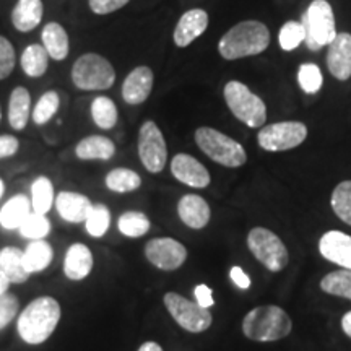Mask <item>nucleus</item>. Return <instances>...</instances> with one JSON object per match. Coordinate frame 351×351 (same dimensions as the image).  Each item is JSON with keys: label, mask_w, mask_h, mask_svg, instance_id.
Returning <instances> with one entry per match:
<instances>
[{"label": "nucleus", "mask_w": 351, "mask_h": 351, "mask_svg": "<svg viewBox=\"0 0 351 351\" xmlns=\"http://www.w3.org/2000/svg\"><path fill=\"white\" fill-rule=\"evenodd\" d=\"M19 230L23 238H28L33 241L44 239L47 234H49L51 223H49V219L46 218V215L32 212L28 215V218L23 221V225L19 228Z\"/></svg>", "instance_id": "37"}, {"label": "nucleus", "mask_w": 351, "mask_h": 351, "mask_svg": "<svg viewBox=\"0 0 351 351\" xmlns=\"http://www.w3.org/2000/svg\"><path fill=\"white\" fill-rule=\"evenodd\" d=\"M153 80L155 75L150 67L147 65L135 67L122 83V99L132 106L145 103L153 90Z\"/></svg>", "instance_id": "14"}, {"label": "nucleus", "mask_w": 351, "mask_h": 351, "mask_svg": "<svg viewBox=\"0 0 351 351\" xmlns=\"http://www.w3.org/2000/svg\"><path fill=\"white\" fill-rule=\"evenodd\" d=\"M138 351H163V348H161L156 341H145V343L138 348Z\"/></svg>", "instance_id": "47"}, {"label": "nucleus", "mask_w": 351, "mask_h": 351, "mask_svg": "<svg viewBox=\"0 0 351 351\" xmlns=\"http://www.w3.org/2000/svg\"><path fill=\"white\" fill-rule=\"evenodd\" d=\"M223 95H225L228 108L234 114L236 119L244 122L245 125L252 127V129H261L265 125V103L257 95H254L244 83L236 80L228 82Z\"/></svg>", "instance_id": "6"}, {"label": "nucleus", "mask_w": 351, "mask_h": 351, "mask_svg": "<svg viewBox=\"0 0 351 351\" xmlns=\"http://www.w3.org/2000/svg\"><path fill=\"white\" fill-rule=\"evenodd\" d=\"M32 212V200L28 197L21 194L12 197L0 210V225L5 230H19Z\"/></svg>", "instance_id": "26"}, {"label": "nucleus", "mask_w": 351, "mask_h": 351, "mask_svg": "<svg viewBox=\"0 0 351 351\" xmlns=\"http://www.w3.org/2000/svg\"><path fill=\"white\" fill-rule=\"evenodd\" d=\"M52 257H54V252H52L49 243H46L44 239L32 241L23 252L25 269L29 274H38V271L46 270L52 262Z\"/></svg>", "instance_id": "28"}, {"label": "nucleus", "mask_w": 351, "mask_h": 351, "mask_svg": "<svg viewBox=\"0 0 351 351\" xmlns=\"http://www.w3.org/2000/svg\"><path fill=\"white\" fill-rule=\"evenodd\" d=\"M54 204V186L46 176H39L32 186V208L33 212L46 215Z\"/></svg>", "instance_id": "31"}, {"label": "nucleus", "mask_w": 351, "mask_h": 351, "mask_svg": "<svg viewBox=\"0 0 351 351\" xmlns=\"http://www.w3.org/2000/svg\"><path fill=\"white\" fill-rule=\"evenodd\" d=\"M195 142L210 160L226 168H239L247 160L243 145L212 127L197 129Z\"/></svg>", "instance_id": "5"}, {"label": "nucleus", "mask_w": 351, "mask_h": 351, "mask_svg": "<svg viewBox=\"0 0 351 351\" xmlns=\"http://www.w3.org/2000/svg\"><path fill=\"white\" fill-rule=\"evenodd\" d=\"M109 225H111V212H109V208L103 204L93 205V210L88 215L85 221L86 231L90 232V236L101 238V236L106 234Z\"/></svg>", "instance_id": "36"}, {"label": "nucleus", "mask_w": 351, "mask_h": 351, "mask_svg": "<svg viewBox=\"0 0 351 351\" xmlns=\"http://www.w3.org/2000/svg\"><path fill=\"white\" fill-rule=\"evenodd\" d=\"M178 213L184 225L192 228V230H202V228L207 226L210 215H212L207 200L195 194H187L179 200Z\"/></svg>", "instance_id": "19"}, {"label": "nucleus", "mask_w": 351, "mask_h": 351, "mask_svg": "<svg viewBox=\"0 0 351 351\" xmlns=\"http://www.w3.org/2000/svg\"><path fill=\"white\" fill-rule=\"evenodd\" d=\"M32 95L25 86H16L8 98V124L12 129L23 130L32 117Z\"/></svg>", "instance_id": "24"}, {"label": "nucleus", "mask_w": 351, "mask_h": 351, "mask_svg": "<svg viewBox=\"0 0 351 351\" xmlns=\"http://www.w3.org/2000/svg\"><path fill=\"white\" fill-rule=\"evenodd\" d=\"M117 228L127 238H140L150 230V219L142 212H125L119 217Z\"/></svg>", "instance_id": "34"}, {"label": "nucleus", "mask_w": 351, "mask_h": 351, "mask_svg": "<svg viewBox=\"0 0 351 351\" xmlns=\"http://www.w3.org/2000/svg\"><path fill=\"white\" fill-rule=\"evenodd\" d=\"M327 67L337 80L345 82L351 77V34L337 33L328 44Z\"/></svg>", "instance_id": "15"}, {"label": "nucleus", "mask_w": 351, "mask_h": 351, "mask_svg": "<svg viewBox=\"0 0 351 351\" xmlns=\"http://www.w3.org/2000/svg\"><path fill=\"white\" fill-rule=\"evenodd\" d=\"M56 208L65 221L83 223L93 210V204L80 192H60L56 199Z\"/></svg>", "instance_id": "18"}, {"label": "nucleus", "mask_w": 351, "mask_h": 351, "mask_svg": "<svg viewBox=\"0 0 351 351\" xmlns=\"http://www.w3.org/2000/svg\"><path fill=\"white\" fill-rule=\"evenodd\" d=\"M93 270V254L85 244H72L65 254L64 274L69 280L78 282L86 278Z\"/></svg>", "instance_id": "20"}, {"label": "nucleus", "mask_w": 351, "mask_h": 351, "mask_svg": "<svg viewBox=\"0 0 351 351\" xmlns=\"http://www.w3.org/2000/svg\"><path fill=\"white\" fill-rule=\"evenodd\" d=\"M0 122H2V108H0Z\"/></svg>", "instance_id": "50"}, {"label": "nucleus", "mask_w": 351, "mask_h": 351, "mask_svg": "<svg viewBox=\"0 0 351 351\" xmlns=\"http://www.w3.org/2000/svg\"><path fill=\"white\" fill-rule=\"evenodd\" d=\"M3 191H5V186H3V181H2V179H0V199H2Z\"/></svg>", "instance_id": "49"}, {"label": "nucleus", "mask_w": 351, "mask_h": 351, "mask_svg": "<svg viewBox=\"0 0 351 351\" xmlns=\"http://www.w3.org/2000/svg\"><path fill=\"white\" fill-rule=\"evenodd\" d=\"M307 137V127L302 122H276L262 127L257 140L261 148L267 152H285L300 147Z\"/></svg>", "instance_id": "11"}, {"label": "nucleus", "mask_w": 351, "mask_h": 351, "mask_svg": "<svg viewBox=\"0 0 351 351\" xmlns=\"http://www.w3.org/2000/svg\"><path fill=\"white\" fill-rule=\"evenodd\" d=\"M49 54L44 49L43 44H29L20 57L21 70L29 78H39L47 72L49 67Z\"/></svg>", "instance_id": "27"}, {"label": "nucleus", "mask_w": 351, "mask_h": 351, "mask_svg": "<svg viewBox=\"0 0 351 351\" xmlns=\"http://www.w3.org/2000/svg\"><path fill=\"white\" fill-rule=\"evenodd\" d=\"M332 208L341 221L351 226V181H343L333 189Z\"/></svg>", "instance_id": "35"}, {"label": "nucleus", "mask_w": 351, "mask_h": 351, "mask_svg": "<svg viewBox=\"0 0 351 351\" xmlns=\"http://www.w3.org/2000/svg\"><path fill=\"white\" fill-rule=\"evenodd\" d=\"M208 28V13L202 8H192L184 13L174 28V44L178 47H187L197 38H200Z\"/></svg>", "instance_id": "16"}, {"label": "nucleus", "mask_w": 351, "mask_h": 351, "mask_svg": "<svg viewBox=\"0 0 351 351\" xmlns=\"http://www.w3.org/2000/svg\"><path fill=\"white\" fill-rule=\"evenodd\" d=\"M130 0H88V5L90 10L95 15H111V13L121 10L122 7H125Z\"/></svg>", "instance_id": "42"}, {"label": "nucleus", "mask_w": 351, "mask_h": 351, "mask_svg": "<svg viewBox=\"0 0 351 351\" xmlns=\"http://www.w3.org/2000/svg\"><path fill=\"white\" fill-rule=\"evenodd\" d=\"M171 173L179 182L194 189H205L210 184V173L199 160L187 153H179L171 161Z\"/></svg>", "instance_id": "13"}, {"label": "nucleus", "mask_w": 351, "mask_h": 351, "mask_svg": "<svg viewBox=\"0 0 351 351\" xmlns=\"http://www.w3.org/2000/svg\"><path fill=\"white\" fill-rule=\"evenodd\" d=\"M29 271L25 269L23 251L7 245L0 251V276L8 283H25L29 278Z\"/></svg>", "instance_id": "25"}, {"label": "nucleus", "mask_w": 351, "mask_h": 351, "mask_svg": "<svg viewBox=\"0 0 351 351\" xmlns=\"http://www.w3.org/2000/svg\"><path fill=\"white\" fill-rule=\"evenodd\" d=\"M270 32L261 21H241L219 39L218 51L223 59L236 60L257 56L269 47Z\"/></svg>", "instance_id": "2"}, {"label": "nucleus", "mask_w": 351, "mask_h": 351, "mask_svg": "<svg viewBox=\"0 0 351 351\" xmlns=\"http://www.w3.org/2000/svg\"><path fill=\"white\" fill-rule=\"evenodd\" d=\"M145 256L156 269L174 271L187 258L186 247L173 238H155L145 245Z\"/></svg>", "instance_id": "12"}, {"label": "nucleus", "mask_w": 351, "mask_h": 351, "mask_svg": "<svg viewBox=\"0 0 351 351\" xmlns=\"http://www.w3.org/2000/svg\"><path fill=\"white\" fill-rule=\"evenodd\" d=\"M247 245L254 254V257L270 271H280L287 267V245L270 230L254 228L247 236Z\"/></svg>", "instance_id": "8"}, {"label": "nucleus", "mask_w": 351, "mask_h": 351, "mask_svg": "<svg viewBox=\"0 0 351 351\" xmlns=\"http://www.w3.org/2000/svg\"><path fill=\"white\" fill-rule=\"evenodd\" d=\"M163 301L168 313L184 330L200 333L212 326V314L197 302L189 301L178 293H166Z\"/></svg>", "instance_id": "10"}, {"label": "nucleus", "mask_w": 351, "mask_h": 351, "mask_svg": "<svg viewBox=\"0 0 351 351\" xmlns=\"http://www.w3.org/2000/svg\"><path fill=\"white\" fill-rule=\"evenodd\" d=\"M90 112L96 127L103 130L114 129L117 121H119V109H117L116 103L111 98H108V96H96L93 103H91Z\"/></svg>", "instance_id": "29"}, {"label": "nucleus", "mask_w": 351, "mask_h": 351, "mask_svg": "<svg viewBox=\"0 0 351 351\" xmlns=\"http://www.w3.org/2000/svg\"><path fill=\"white\" fill-rule=\"evenodd\" d=\"M59 108H60V95L54 90L46 91V93L38 99V103L34 104L32 119L36 125L47 124V122L56 116L57 111H59Z\"/></svg>", "instance_id": "32"}, {"label": "nucleus", "mask_w": 351, "mask_h": 351, "mask_svg": "<svg viewBox=\"0 0 351 351\" xmlns=\"http://www.w3.org/2000/svg\"><path fill=\"white\" fill-rule=\"evenodd\" d=\"M106 187L116 194H129L142 186V178L129 168H116L106 176Z\"/></svg>", "instance_id": "30"}, {"label": "nucleus", "mask_w": 351, "mask_h": 351, "mask_svg": "<svg viewBox=\"0 0 351 351\" xmlns=\"http://www.w3.org/2000/svg\"><path fill=\"white\" fill-rule=\"evenodd\" d=\"M75 155L82 161H108L116 155V145L104 135H90L77 143Z\"/></svg>", "instance_id": "23"}, {"label": "nucleus", "mask_w": 351, "mask_h": 351, "mask_svg": "<svg viewBox=\"0 0 351 351\" xmlns=\"http://www.w3.org/2000/svg\"><path fill=\"white\" fill-rule=\"evenodd\" d=\"M16 64V54L13 44L0 34V80L10 77Z\"/></svg>", "instance_id": "40"}, {"label": "nucleus", "mask_w": 351, "mask_h": 351, "mask_svg": "<svg viewBox=\"0 0 351 351\" xmlns=\"http://www.w3.org/2000/svg\"><path fill=\"white\" fill-rule=\"evenodd\" d=\"M301 23L306 33L304 43L311 51L328 46L337 36L335 16L327 0H314L302 16Z\"/></svg>", "instance_id": "7"}, {"label": "nucleus", "mask_w": 351, "mask_h": 351, "mask_svg": "<svg viewBox=\"0 0 351 351\" xmlns=\"http://www.w3.org/2000/svg\"><path fill=\"white\" fill-rule=\"evenodd\" d=\"M319 251L326 261L351 270V236L341 231H328L320 238Z\"/></svg>", "instance_id": "17"}, {"label": "nucleus", "mask_w": 351, "mask_h": 351, "mask_svg": "<svg viewBox=\"0 0 351 351\" xmlns=\"http://www.w3.org/2000/svg\"><path fill=\"white\" fill-rule=\"evenodd\" d=\"M230 276H231L232 282L238 285L239 288L247 289L249 287H251V278H249L247 274H244V270L241 269V267H232L230 271Z\"/></svg>", "instance_id": "45"}, {"label": "nucleus", "mask_w": 351, "mask_h": 351, "mask_svg": "<svg viewBox=\"0 0 351 351\" xmlns=\"http://www.w3.org/2000/svg\"><path fill=\"white\" fill-rule=\"evenodd\" d=\"M8 287H10V283H8L7 280L3 278V276H0V296L5 295L7 289H8Z\"/></svg>", "instance_id": "48"}, {"label": "nucleus", "mask_w": 351, "mask_h": 351, "mask_svg": "<svg viewBox=\"0 0 351 351\" xmlns=\"http://www.w3.org/2000/svg\"><path fill=\"white\" fill-rule=\"evenodd\" d=\"M322 291L328 295L351 300V270H339L326 275L320 282Z\"/></svg>", "instance_id": "33"}, {"label": "nucleus", "mask_w": 351, "mask_h": 351, "mask_svg": "<svg viewBox=\"0 0 351 351\" xmlns=\"http://www.w3.org/2000/svg\"><path fill=\"white\" fill-rule=\"evenodd\" d=\"M43 16V0H19L12 10V25L16 32L29 33L41 25Z\"/></svg>", "instance_id": "22"}, {"label": "nucleus", "mask_w": 351, "mask_h": 351, "mask_svg": "<svg viewBox=\"0 0 351 351\" xmlns=\"http://www.w3.org/2000/svg\"><path fill=\"white\" fill-rule=\"evenodd\" d=\"M306 33L304 26L300 21H287L280 29V46L283 51H295L296 47H300L301 43H304Z\"/></svg>", "instance_id": "38"}, {"label": "nucleus", "mask_w": 351, "mask_h": 351, "mask_svg": "<svg viewBox=\"0 0 351 351\" xmlns=\"http://www.w3.org/2000/svg\"><path fill=\"white\" fill-rule=\"evenodd\" d=\"M60 320V304L54 298H36L25 307L19 317V333L21 340L29 345L44 343L54 333Z\"/></svg>", "instance_id": "1"}, {"label": "nucleus", "mask_w": 351, "mask_h": 351, "mask_svg": "<svg viewBox=\"0 0 351 351\" xmlns=\"http://www.w3.org/2000/svg\"><path fill=\"white\" fill-rule=\"evenodd\" d=\"M322 72L315 64H302L298 70V83L307 95L317 93L322 88Z\"/></svg>", "instance_id": "39"}, {"label": "nucleus", "mask_w": 351, "mask_h": 351, "mask_svg": "<svg viewBox=\"0 0 351 351\" xmlns=\"http://www.w3.org/2000/svg\"><path fill=\"white\" fill-rule=\"evenodd\" d=\"M19 298L15 295H5L0 296V330L5 328L8 324L15 319L16 313H19Z\"/></svg>", "instance_id": "41"}, {"label": "nucleus", "mask_w": 351, "mask_h": 351, "mask_svg": "<svg viewBox=\"0 0 351 351\" xmlns=\"http://www.w3.org/2000/svg\"><path fill=\"white\" fill-rule=\"evenodd\" d=\"M291 319L278 306H258L245 314L243 332L254 341H276L289 335Z\"/></svg>", "instance_id": "3"}, {"label": "nucleus", "mask_w": 351, "mask_h": 351, "mask_svg": "<svg viewBox=\"0 0 351 351\" xmlns=\"http://www.w3.org/2000/svg\"><path fill=\"white\" fill-rule=\"evenodd\" d=\"M341 328H343V332L351 339V311L346 313L343 315V319H341Z\"/></svg>", "instance_id": "46"}, {"label": "nucleus", "mask_w": 351, "mask_h": 351, "mask_svg": "<svg viewBox=\"0 0 351 351\" xmlns=\"http://www.w3.org/2000/svg\"><path fill=\"white\" fill-rule=\"evenodd\" d=\"M20 150V140L15 135H0V160L16 155Z\"/></svg>", "instance_id": "43"}, {"label": "nucleus", "mask_w": 351, "mask_h": 351, "mask_svg": "<svg viewBox=\"0 0 351 351\" xmlns=\"http://www.w3.org/2000/svg\"><path fill=\"white\" fill-rule=\"evenodd\" d=\"M116 82V70L106 57L86 52L72 65V83L82 91L109 90Z\"/></svg>", "instance_id": "4"}, {"label": "nucleus", "mask_w": 351, "mask_h": 351, "mask_svg": "<svg viewBox=\"0 0 351 351\" xmlns=\"http://www.w3.org/2000/svg\"><path fill=\"white\" fill-rule=\"evenodd\" d=\"M194 295H195L197 304L205 307V309H210V307L215 304L213 291L212 288L207 287V285H199V287H195Z\"/></svg>", "instance_id": "44"}, {"label": "nucleus", "mask_w": 351, "mask_h": 351, "mask_svg": "<svg viewBox=\"0 0 351 351\" xmlns=\"http://www.w3.org/2000/svg\"><path fill=\"white\" fill-rule=\"evenodd\" d=\"M41 41L44 49L47 51V54L52 60L57 62H62L69 57L70 52V39L67 29L62 25L57 23V21H49L47 25H44L41 32Z\"/></svg>", "instance_id": "21"}, {"label": "nucleus", "mask_w": 351, "mask_h": 351, "mask_svg": "<svg viewBox=\"0 0 351 351\" xmlns=\"http://www.w3.org/2000/svg\"><path fill=\"white\" fill-rule=\"evenodd\" d=\"M138 158L145 169L152 174H158L165 169L168 161V147L163 132L156 122L147 121L138 130Z\"/></svg>", "instance_id": "9"}]
</instances>
